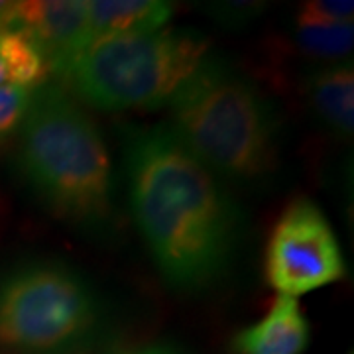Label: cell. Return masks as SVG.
Returning a JSON list of instances; mask_svg holds the SVG:
<instances>
[{
  "label": "cell",
  "mask_w": 354,
  "mask_h": 354,
  "mask_svg": "<svg viewBox=\"0 0 354 354\" xmlns=\"http://www.w3.org/2000/svg\"><path fill=\"white\" fill-rule=\"evenodd\" d=\"M124 165L132 215L162 276L177 290L215 281L241 228L218 177L165 124L130 130Z\"/></svg>",
  "instance_id": "obj_1"
},
{
  "label": "cell",
  "mask_w": 354,
  "mask_h": 354,
  "mask_svg": "<svg viewBox=\"0 0 354 354\" xmlns=\"http://www.w3.org/2000/svg\"><path fill=\"white\" fill-rule=\"evenodd\" d=\"M18 164L53 215L91 232L113 227V160L101 130L59 85L34 91L20 128Z\"/></svg>",
  "instance_id": "obj_2"
},
{
  "label": "cell",
  "mask_w": 354,
  "mask_h": 354,
  "mask_svg": "<svg viewBox=\"0 0 354 354\" xmlns=\"http://www.w3.org/2000/svg\"><path fill=\"white\" fill-rule=\"evenodd\" d=\"M169 130L216 177L254 181L278 164V128L262 93L207 57L169 101Z\"/></svg>",
  "instance_id": "obj_3"
},
{
  "label": "cell",
  "mask_w": 354,
  "mask_h": 354,
  "mask_svg": "<svg viewBox=\"0 0 354 354\" xmlns=\"http://www.w3.org/2000/svg\"><path fill=\"white\" fill-rule=\"evenodd\" d=\"M209 57V39L197 30L162 28L150 34L88 41L62 75L88 106L122 113L169 104Z\"/></svg>",
  "instance_id": "obj_4"
},
{
  "label": "cell",
  "mask_w": 354,
  "mask_h": 354,
  "mask_svg": "<svg viewBox=\"0 0 354 354\" xmlns=\"http://www.w3.org/2000/svg\"><path fill=\"white\" fill-rule=\"evenodd\" d=\"M101 305L67 266L36 262L0 279V346L24 353L62 351L97 327Z\"/></svg>",
  "instance_id": "obj_5"
},
{
  "label": "cell",
  "mask_w": 354,
  "mask_h": 354,
  "mask_svg": "<svg viewBox=\"0 0 354 354\" xmlns=\"http://www.w3.org/2000/svg\"><path fill=\"white\" fill-rule=\"evenodd\" d=\"M344 256L319 205L297 197L281 211L266 248V278L278 295L299 297L344 278Z\"/></svg>",
  "instance_id": "obj_6"
},
{
  "label": "cell",
  "mask_w": 354,
  "mask_h": 354,
  "mask_svg": "<svg viewBox=\"0 0 354 354\" xmlns=\"http://www.w3.org/2000/svg\"><path fill=\"white\" fill-rule=\"evenodd\" d=\"M10 30L32 39L48 59L50 71L62 75L88 44L87 0L14 2Z\"/></svg>",
  "instance_id": "obj_7"
},
{
  "label": "cell",
  "mask_w": 354,
  "mask_h": 354,
  "mask_svg": "<svg viewBox=\"0 0 354 354\" xmlns=\"http://www.w3.org/2000/svg\"><path fill=\"white\" fill-rule=\"evenodd\" d=\"M311 341V327L295 297L278 295L258 323L232 339L236 354H301Z\"/></svg>",
  "instance_id": "obj_8"
},
{
  "label": "cell",
  "mask_w": 354,
  "mask_h": 354,
  "mask_svg": "<svg viewBox=\"0 0 354 354\" xmlns=\"http://www.w3.org/2000/svg\"><path fill=\"white\" fill-rule=\"evenodd\" d=\"M171 16L174 4L165 0H87L88 41L158 32Z\"/></svg>",
  "instance_id": "obj_9"
},
{
  "label": "cell",
  "mask_w": 354,
  "mask_h": 354,
  "mask_svg": "<svg viewBox=\"0 0 354 354\" xmlns=\"http://www.w3.org/2000/svg\"><path fill=\"white\" fill-rule=\"evenodd\" d=\"M307 99L315 114L342 138L354 130V67L351 62H337L317 69L307 79Z\"/></svg>",
  "instance_id": "obj_10"
},
{
  "label": "cell",
  "mask_w": 354,
  "mask_h": 354,
  "mask_svg": "<svg viewBox=\"0 0 354 354\" xmlns=\"http://www.w3.org/2000/svg\"><path fill=\"white\" fill-rule=\"evenodd\" d=\"M0 62L8 85L38 88L50 75V65L44 53L18 30L0 32Z\"/></svg>",
  "instance_id": "obj_11"
},
{
  "label": "cell",
  "mask_w": 354,
  "mask_h": 354,
  "mask_svg": "<svg viewBox=\"0 0 354 354\" xmlns=\"http://www.w3.org/2000/svg\"><path fill=\"white\" fill-rule=\"evenodd\" d=\"M293 41L297 50L309 57L346 62L353 51L354 24H295Z\"/></svg>",
  "instance_id": "obj_12"
},
{
  "label": "cell",
  "mask_w": 354,
  "mask_h": 354,
  "mask_svg": "<svg viewBox=\"0 0 354 354\" xmlns=\"http://www.w3.org/2000/svg\"><path fill=\"white\" fill-rule=\"evenodd\" d=\"M36 88L2 85L0 87V146L20 134Z\"/></svg>",
  "instance_id": "obj_13"
},
{
  "label": "cell",
  "mask_w": 354,
  "mask_h": 354,
  "mask_svg": "<svg viewBox=\"0 0 354 354\" xmlns=\"http://www.w3.org/2000/svg\"><path fill=\"white\" fill-rule=\"evenodd\" d=\"M354 4L348 0H311L301 4L295 24H351Z\"/></svg>",
  "instance_id": "obj_14"
},
{
  "label": "cell",
  "mask_w": 354,
  "mask_h": 354,
  "mask_svg": "<svg viewBox=\"0 0 354 354\" xmlns=\"http://www.w3.org/2000/svg\"><path fill=\"white\" fill-rule=\"evenodd\" d=\"M14 14V2H2L0 0V32L10 30Z\"/></svg>",
  "instance_id": "obj_15"
},
{
  "label": "cell",
  "mask_w": 354,
  "mask_h": 354,
  "mask_svg": "<svg viewBox=\"0 0 354 354\" xmlns=\"http://www.w3.org/2000/svg\"><path fill=\"white\" fill-rule=\"evenodd\" d=\"M142 354H176L174 351H169V348H162V346H156V348H150V351H146V353Z\"/></svg>",
  "instance_id": "obj_16"
}]
</instances>
